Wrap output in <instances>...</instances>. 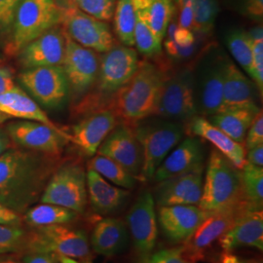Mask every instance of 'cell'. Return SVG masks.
Returning <instances> with one entry per match:
<instances>
[{"mask_svg": "<svg viewBox=\"0 0 263 263\" xmlns=\"http://www.w3.org/2000/svg\"><path fill=\"white\" fill-rule=\"evenodd\" d=\"M247 203L244 196L241 170L214 149L208 161L202 196L198 207L214 212Z\"/></svg>", "mask_w": 263, "mask_h": 263, "instance_id": "obj_4", "label": "cell"}, {"mask_svg": "<svg viewBox=\"0 0 263 263\" xmlns=\"http://www.w3.org/2000/svg\"><path fill=\"white\" fill-rule=\"evenodd\" d=\"M55 157L25 148L0 155V204L23 216L40 200L55 171Z\"/></svg>", "mask_w": 263, "mask_h": 263, "instance_id": "obj_1", "label": "cell"}, {"mask_svg": "<svg viewBox=\"0 0 263 263\" xmlns=\"http://www.w3.org/2000/svg\"><path fill=\"white\" fill-rule=\"evenodd\" d=\"M137 12L163 42L173 19L174 0H134Z\"/></svg>", "mask_w": 263, "mask_h": 263, "instance_id": "obj_30", "label": "cell"}, {"mask_svg": "<svg viewBox=\"0 0 263 263\" xmlns=\"http://www.w3.org/2000/svg\"><path fill=\"white\" fill-rule=\"evenodd\" d=\"M263 144V114L262 109L256 114L251 127L247 132L245 139V148L251 149L257 145Z\"/></svg>", "mask_w": 263, "mask_h": 263, "instance_id": "obj_43", "label": "cell"}, {"mask_svg": "<svg viewBox=\"0 0 263 263\" xmlns=\"http://www.w3.org/2000/svg\"><path fill=\"white\" fill-rule=\"evenodd\" d=\"M41 203L53 204L84 213L88 203L84 168L76 162H67L51 175L40 197Z\"/></svg>", "mask_w": 263, "mask_h": 263, "instance_id": "obj_10", "label": "cell"}, {"mask_svg": "<svg viewBox=\"0 0 263 263\" xmlns=\"http://www.w3.org/2000/svg\"><path fill=\"white\" fill-rule=\"evenodd\" d=\"M241 11L249 19L259 22L263 17V0H242Z\"/></svg>", "mask_w": 263, "mask_h": 263, "instance_id": "obj_44", "label": "cell"}, {"mask_svg": "<svg viewBox=\"0 0 263 263\" xmlns=\"http://www.w3.org/2000/svg\"><path fill=\"white\" fill-rule=\"evenodd\" d=\"M22 216L0 204V224L3 226H22Z\"/></svg>", "mask_w": 263, "mask_h": 263, "instance_id": "obj_47", "label": "cell"}, {"mask_svg": "<svg viewBox=\"0 0 263 263\" xmlns=\"http://www.w3.org/2000/svg\"><path fill=\"white\" fill-rule=\"evenodd\" d=\"M193 21H194V13H193L192 2H188L183 6L179 7V27L192 30Z\"/></svg>", "mask_w": 263, "mask_h": 263, "instance_id": "obj_46", "label": "cell"}, {"mask_svg": "<svg viewBox=\"0 0 263 263\" xmlns=\"http://www.w3.org/2000/svg\"><path fill=\"white\" fill-rule=\"evenodd\" d=\"M66 35L57 26L39 35L20 51V63L25 68L62 66L66 52Z\"/></svg>", "mask_w": 263, "mask_h": 263, "instance_id": "obj_21", "label": "cell"}, {"mask_svg": "<svg viewBox=\"0 0 263 263\" xmlns=\"http://www.w3.org/2000/svg\"><path fill=\"white\" fill-rule=\"evenodd\" d=\"M89 169L94 170L107 181L118 187L132 190L137 186L138 178L110 158L97 154L89 162Z\"/></svg>", "mask_w": 263, "mask_h": 263, "instance_id": "obj_32", "label": "cell"}, {"mask_svg": "<svg viewBox=\"0 0 263 263\" xmlns=\"http://www.w3.org/2000/svg\"><path fill=\"white\" fill-rule=\"evenodd\" d=\"M135 46L139 53L148 59L161 56L162 41L155 35L145 21L137 12V22L134 32Z\"/></svg>", "mask_w": 263, "mask_h": 263, "instance_id": "obj_36", "label": "cell"}, {"mask_svg": "<svg viewBox=\"0 0 263 263\" xmlns=\"http://www.w3.org/2000/svg\"><path fill=\"white\" fill-rule=\"evenodd\" d=\"M186 128L191 136L204 139L215 145L216 149L224 155L236 168L242 170L246 165V148L243 144L233 141L224 132L218 129L208 120L207 117L196 115L189 122Z\"/></svg>", "mask_w": 263, "mask_h": 263, "instance_id": "obj_26", "label": "cell"}, {"mask_svg": "<svg viewBox=\"0 0 263 263\" xmlns=\"http://www.w3.org/2000/svg\"><path fill=\"white\" fill-rule=\"evenodd\" d=\"M11 142L8 134L6 131L0 130V155L11 148Z\"/></svg>", "mask_w": 263, "mask_h": 263, "instance_id": "obj_51", "label": "cell"}, {"mask_svg": "<svg viewBox=\"0 0 263 263\" xmlns=\"http://www.w3.org/2000/svg\"><path fill=\"white\" fill-rule=\"evenodd\" d=\"M168 73L163 66L148 60L141 61L135 74L113 97L109 104L119 122L135 125L156 116Z\"/></svg>", "mask_w": 263, "mask_h": 263, "instance_id": "obj_2", "label": "cell"}, {"mask_svg": "<svg viewBox=\"0 0 263 263\" xmlns=\"http://www.w3.org/2000/svg\"><path fill=\"white\" fill-rule=\"evenodd\" d=\"M76 7L86 14L103 22H109L113 18L117 0H68Z\"/></svg>", "mask_w": 263, "mask_h": 263, "instance_id": "obj_40", "label": "cell"}, {"mask_svg": "<svg viewBox=\"0 0 263 263\" xmlns=\"http://www.w3.org/2000/svg\"><path fill=\"white\" fill-rule=\"evenodd\" d=\"M19 79L36 102L48 108L61 106L66 102L69 92L61 66L26 68L20 73Z\"/></svg>", "mask_w": 263, "mask_h": 263, "instance_id": "obj_13", "label": "cell"}, {"mask_svg": "<svg viewBox=\"0 0 263 263\" xmlns=\"http://www.w3.org/2000/svg\"><path fill=\"white\" fill-rule=\"evenodd\" d=\"M142 149V168L140 179H151L161 165L185 135V127L155 116L143 119L134 125Z\"/></svg>", "mask_w": 263, "mask_h": 263, "instance_id": "obj_5", "label": "cell"}, {"mask_svg": "<svg viewBox=\"0 0 263 263\" xmlns=\"http://www.w3.org/2000/svg\"><path fill=\"white\" fill-rule=\"evenodd\" d=\"M205 147L203 141L195 136L182 140L171 151L156 169L152 179L157 183L204 167Z\"/></svg>", "mask_w": 263, "mask_h": 263, "instance_id": "obj_22", "label": "cell"}, {"mask_svg": "<svg viewBox=\"0 0 263 263\" xmlns=\"http://www.w3.org/2000/svg\"><path fill=\"white\" fill-rule=\"evenodd\" d=\"M246 163L257 167L263 166V144L257 145L246 152Z\"/></svg>", "mask_w": 263, "mask_h": 263, "instance_id": "obj_49", "label": "cell"}, {"mask_svg": "<svg viewBox=\"0 0 263 263\" xmlns=\"http://www.w3.org/2000/svg\"><path fill=\"white\" fill-rule=\"evenodd\" d=\"M119 124L110 107L86 114L84 118L71 127L70 141L84 155L93 157L109 133Z\"/></svg>", "mask_w": 263, "mask_h": 263, "instance_id": "obj_19", "label": "cell"}, {"mask_svg": "<svg viewBox=\"0 0 263 263\" xmlns=\"http://www.w3.org/2000/svg\"><path fill=\"white\" fill-rule=\"evenodd\" d=\"M198 115L194 89V67H183L168 73L163 86L156 116L187 123Z\"/></svg>", "mask_w": 263, "mask_h": 263, "instance_id": "obj_11", "label": "cell"}, {"mask_svg": "<svg viewBox=\"0 0 263 263\" xmlns=\"http://www.w3.org/2000/svg\"><path fill=\"white\" fill-rule=\"evenodd\" d=\"M16 87L13 73L7 67L0 66V96L6 94Z\"/></svg>", "mask_w": 263, "mask_h": 263, "instance_id": "obj_48", "label": "cell"}, {"mask_svg": "<svg viewBox=\"0 0 263 263\" xmlns=\"http://www.w3.org/2000/svg\"><path fill=\"white\" fill-rule=\"evenodd\" d=\"M139 263H195L191 261L183 253L182 248L160 250L141 257Z\"/></svg>", "mask_w": 263, "mask_h": 263, "instance_id": "obj_41", "label": "cell"}, {"mask_svg": "<svg viewBox=\"0 0 263 263\" xmlns=\"http://www.w3.org/2000/svg\"><path fill=\"white\" fill-rule=\"evenodd\" d=\"M205 167L193 170L157 182L153 190L155 205L158 207L197 205L203 190Z\"/></svg>", "mask_w": 263, "mask_h": 263, "instance_id": "obj_18", "label": "cell"}, {"mask_svg": "<svg viewBox=\"0 0 263 263\" xmlns=\"http://www.w3.org/2000/svg\"><path fill=\"white\" fill-rule=\"evenodd\" d=\"M221 263H238V257L231 253H226L222 256Z\"/></svg>", "mask_w": 263, "mask_h": 263, "instance_id": "obj_53", "label": "cell"}, {"mask_svg": "<svg viewBox=\"0 0 263 263\" xmlns=\"http://www.w3.org/2000/svg\"><path fill=\"white\" fill-rule=\"evenodd\" d=\"M212 212L197 205L159 207L157 218L164 236L174 244H184Z\"/></svg>", "mask_w": 263, "mask_h": 263, "instance_id": "obj_20", "label": "cell"}, {"mask_svg": "<svg viewBox=\"0 0 263 263\" xmlns=\"http://www.w3.org/2000/svg\"><path fill=\"white\" fill-rule=\"evenodd\" d=\"M86 179L90 205L93 212L100 216L115 214L130 196L129 190L112 185L94 170L88 168Z\"/></svg>", "mask_w": 263, "mask_h": 263, "instance_id": "obj_24", "label": "cell"}, {"mask_svg": "<svg viewBox=\"0 0 263 263\" xmlns=\"http://www.w3.org/2000/svg\"><path fill=\"white\" fill-rule=\"evenodd\" d=\"M140 59L133 47L116 44L100 57V66L93 87L77 104V111L93 112L109 107L113 97L137 71Z\"/></svg>", "mask_w": 263, "mask_h": 263, "instance_id": "obj_3", "label": "cell"}, {"mask_svg": "<svg viewBox=\"0 0 263 263\" xmlns=\"http://www.w3.org/2000/svg\"><path fill=\"white\" fill-rule=\"evenodd\" d=\"M0 114L28 121L43 123L56 130H63L53 122L39 104L16 86L8 93L0 96Z\"/></svg>", "mask_w": 263, "mask_h": 263, "instance_id": "obj_28", "label": "cell"}, {"mask_svg": "<svg viewBox=\"0 0 263 263\" xmlns=\"http://www.w3.org/2000/svg\"><path fill=\"white\" fill-rule=\"evenodd\" d=\"M152 193L144 191L136 200L127 215V226L135 251L140 257L151 254L157 242L158 222Z\"/></svg>", "mask_w": 263, "mask_h": 263, "instance_id": "obj_16", "label": "cell"}, {"mask_svg": "<svg viewBox=\"0 0 263 263\" xmlns=\"http://www.w3.org/2000/svg\"><path fill=\"white\" fill-rule=\"evenodd\" d=\"M129 233L122 219L105 217L95 226L90 244L97 254L113 256L126 249Z\"/></svg>", "mask_w": 263, "mask_h": 263, "instance_id": "obj_27", "label": "cell"}, {"mask_svg": "<svg viewBox=\"0 0 263 263\" xmlns=\"http://www.w3.org/2000/svg\"><path fill=\"white\" fill-rule=\"evenodd\" d=\"M252 39V74L254 84L256 85L260 95L263 92V29L261 26L253 28L249 31Z\"/></svg>", "mask_w": 263, "mask_h": 263, "instance_id": "obj_39", "label": "cell"}, {"mask_svg": "<svg viewBox=\"0 0 263 263\" xmlns=\"http://www.w3.org/2000/svg\"><path fill=\"white\" fill-rule=\"evenodd\" d=\"M244 196L253 210H262L263 168L246 163L241 170Z\"/></svg>", "mask_w": 263, "mask_h": 263, "instance_id": "obj_35", "label": "cell"}, {"mask_svg": "<svg viewBox=\"0 0 263 263\" xmlns=\"http://www.w3.org/2000/svg\"><path fill=\"white\" fill-rule=\"evenodd\" d=\"M23 263H56L55 256L40 253H27L23 257Z\"/></svg>", "mask_w": 263, "mask_h": 263, "instance_id": "obj_50", "label": "cell"}, {"mask_svg": "<svg viewBox=\"0 0 263 263\" xmlns=\"http://www.w3.org/2000/svg\"><path fill=\"white\" fill-rule=\"evenodd\" d=\"M249 210L253 209L248 203H244L212 212L183 245L182 251L186 257L193 262L202 259L208 250L234 224L237 218Z\"/></svg>", "mask_w": 263, "mask_h": 263, "instance_id": "obj_12", "label": "cell"}, {"mask_svg": "<svg viewBox=\"0 0 263 263\" xmlns=\"http://www.w3.org/2000/svg\"><path fill=\"white\" fill-rule=\"evenodd\" d=\"M238 263H262V260L259 258H239Z\"/></svg>", "mask_w": 263, "mask_h": 263, "instance_id": "obj_54", "label": "cell"}, {"mask_svg": "<svg viewBox=\"0 0 263 263\" xmlns=\"http://www.w3.org/2000/svg\"><path fill=\"white\" fill-rule=\"evenodd\" d=\"M60 24L58 0H21L10 32L9 52L18 54L30 41Z\"/></svg>", "mask_w": 263, "mask_h": 263, "instance_id": "obj_6", "label": "cell"}, {"mask_svg": "<svg viewBox=\"0 0 263 263\" xmlns=\"http://www.w3.org/2000/svg\"><path fill=\"white\" fill-rule=\"evenodd\" d=\"M0 263H23L12 254H0Z\"/></svg>", "mask_w": 263, "mask_h": 263, "instance_id": "obj_52", "label": "cell"}, {"mask_svg": "<svg viewBox=\"0 0 263 263\" xmlns=\"http://www.w3.org/2000/svg\"><path fill=\"white\" fill-rule=\"evenodd\" d=\"M23 216L24 221L33 228L39 226L68 224L76 220L79 214L58 205L41 203L31 206Z\"/></svg>", "mask_w": 263, "mask_h": 263, "instance_id": "obj_31", "label": "cell"}, {"mask_svg": "<svg viewBox=\"0 0 263 263\" xmlns=\"http://www.w3.org/2000/svg\"><path fill=\"white\" fill-rule=\"evenodd\" d=\"M193 31L207 34L212 31L219 12L217 0H192Z\"/></svg>", "mask_w": 263, "mask_h": 263, "instance_id": "obj_37", "label": "cell"}, {"mask_svg": "<svg viewBox=\"0 0 263 263\" xmlns=\"http://www.w3.org/2000/svg\"><path fill=\"white\" fill-rule=\"evenodd\" d=\"M28 232L22 226L0 224V254L25 251Z\"/></svg>", "mask_w": 263, "mask_h": 263, "instance_id": "obj_38", "label": "cell"}, {"mask_svg": "<svg viewBox=\"0 0 263 263\" xmlns=\"http://www.w3.org/2000/svg\"><path fill=\"white\" fill-rule=\"evenodd\" d=\"M112 19L117 39L122 45L134 47V32L137 22V10L134 0H117Z\"/></svg>", "mask_w": 263, "mask_h": 263, "instance_id": "obj_33", "label": "cell"}, {"mask_svg": "<svg viewBox=\"0 0 263 263\" xmlns=\"http://www.w3.org/2000/svg\"><path fill=\"white\" fill-rule=\"evenodd\" d=\"M97 154L110 158L140 179L142 149L134 125L119 122L100 145Z\"/></svg>", "mask_w": 263, "mask_h": 263, "instance_id": "obj_17", "label": "cell"}, {"mask_svg": "<svg viewBox=\"0 0 263 263\" xmlns=\"http://www.w3.org/2000/svg\"><path fill=\"white\" fill-rule=\"evenodd\" d=\"M226 43L231 56L251 77L253 53L252 39L249 32L243 29H233L226 35Z\"/></svg>", "mask_w": 263, "mask_h": 263, "instance_id": "obj_34", "label": "cell"}, {"mask_svg": "<svg viewBox=\"0 0 263 263\" xmlns=\"http://www.w3.org/2000/svg\"><path fill=\"white\" fill-rule=\"evenodd\" d=\"M21 0H0V32H11L16 10Z\"/></svg>", "mask_w": 263, "mask_h": 263, "instance_id": "obj_42", "label": "cell"}, {"mask_svg": "<svg viewBox=\"0 0 263 263\" xmlns=\"http://www.w3.org/2000/svg\"><path fill=\"white\" fill-rule=\"evenodd\" d=\"M260 109L259 106L231 108L207 118L210 122L224 132L233 141L244 145L247 132Z\"/></svg>", "mask_w": 263, "mask_h": 263, "instance_id": "obj_29", "label": "cell"}, {"mask_svg": "<svg viewBox=\"0 0 263 263\" xmlns=\"http://www.w3.org/2000/svg\"><path fill=\"white\" fill-rule=\"evenodd\" d=\"M90 248L84 230L67 224H57L33 227L28 232L25 251L85 259L90 256Z\"/></svg>", "mask_w": 263, "mask_h": 263, "instance_id": "obj_8", "label": "cell"}, {"mask_svg": "<svg viewBox=\"0 0 263 263\" xmlns=\"http://www.w3.org/2000/svg\"><path fill=\"white\" fill-rule=\"evenodd\" d=\"M223 110L258 106L259 91L254 81L244 74L230 59H226L223 76ZM261 96V95H260Z\"/></svg>", "mask_w": 263, "mask_h": 263, "instance_id": "obj_25", "label": "cell"}, {"mask_svg": "<svg viewBox=\"0 0 263 263\" xmlns=\"http://www.w3.org/2000/svg\"><path fill=\"white\" fill-rule=\"evenodd\" d=\"M58 2L61 9L60 25L74 42L102 54L117 44L107 23L82 12L68 0Z\"/></svg>", "mask_w": 263, "mask_h": 263, "instance_id": "obj_9", "label": "cell"}, {"mask_svg": "<svg viewBox=\"0 0 263 263\" xmlns=\"http://www.w3.org/2000/svg\"><path fill=\"white\" fill-rule=\"evenodd\" d=\"M227 57L218 48H209L194 67L198 115L210 117L223 110V76Z\"/></svg>", "mask_w": 263, "mask_h": 263, "instance_id": "obj_7", "label": "cell"}, {"mask_svg": "<svg viewBox=\"0 0 263 263\" xmlns=\"http://www.w3.org/2000/svg\"><path fill=\"white\" fill-rule=\"evenodd\" d=\"M174 39L176 43L181 48H193L195 43V36L193 31L188 28L177 27L174 32Z\"/></svg>", "mask_w": 263, "mask_h": 263, "instance_id": "obj_45", "label": "cell"}, {"mask_svg": "<svg viewBox=\"0 0 263 263\" xmlns=\"http://www.w3.org/2000/svg\"><path fill=\"white\" fill-rule=\"evenodd\" d=\"M218 242L224 253H232L244 247L254 248L262 252V210L246 211Z\"/></svg>", "mask_w": 263, "mask_h": 263, "instance_id": "obj_23", "label": "cell"}, {"mask_svg": "<svg viewBox=\"0 0 263 263\" xmlns=\"http://www.w3.org/2000/svg\"><path fill=\"white\" fill-rule=\"evenodd\" d=\"M61 66L69 90L76 97H83L96 81L100 56L97 52L79 45L66 35V52Z\"/></svg>", "mask_w": 263, "mask_h": 263, "instance_id": "obj_15", "label": "cell"}, {"mask_svg": "<svg viewBox=\"0 0 263 263\" xmlns=\"http://www.w3.org/2000/svg\"><path fill=\"white\" fill-rule=\"evenodd\" d=\"M6 133L21 147L52 156L61 154L70 141L69 134L64 129L56 130L43 123L28 120L10 123Z\"/></svg>", "mask_w": 263, "mask_h": 263, "instance_id": "obj_14", "label": "cell"}]
</instances>
